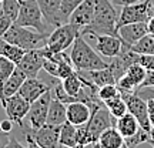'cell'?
Instances as JSON below:
<instances>
[{
  "instance_id": "816d5d0a",
  "label": "cell",
  "mask_w": 154,
  "mask_h": 148,
  "mask_svg": "<svg viewBox=\"0 0 154 148\" xmlns=\"http://www.w3.org/2000/svg\"><path fill=\"white\" fill-rule=\"evenodd\" d=\"M151 145H153V148H154V144H151Z\"/></svg>"
},
{
  "instance_id": "4fadbf2b",
  "label": "cell",
  "mask_w": 154,
  "mask_h": 148,
  "mask_svg": "<svg viewBox=\"0 0 154 148\" xmlns=\"http://www.w3.org/2000/svg\"><path fill=\"white\" fill-rule=\"evenodd\" d=\"M43 49L37 47L27 50L16 66L26 74V77H37L40 70L43 68Z\"/></svg>"
},
{
  "instance_id": "277c9868",
  "label": "cell",
  "mask_w": 154,
  "mask_h": 148,
  "mask_svg": "<svg viewBox=\"0 0 154 148\" xmlns=\"http://www.w3.org/2000/svg\"><path fill=\"white\" fill-rule=\"evenodd\" d=\"M44 37H46V34L38 33V32L32 30V29L19 26L16 23H13L9 27V30L3 34V38L6 41L14 44V46L26 50V51L32 49H37L38 44L44 40Z\"/></svg>"
},
{
  "instance_id": "52a82bcc",
  "label": "cell",
  "mask_w": 154,
  "mask_h": 148,
  "mask_svg": "<svg viewBox=\"0 0 154 148\" xmlns=\"http://www.w3.org/2000/svg\"><path fill=\"white\" fill-rule=\"evenodd\" d=\"M146 74H147V70L140 63H136L131 67H128V70L116 83L117 87H119V91H120L121 97L126 98L130 94L136 93V90L143 84L144 78H146Z\"/></svg>"
},
{
  "instance_id": "30bf717a",
  "label": "cell",
  "mask_w": 154,
  "mask_h": 148,
  "mask_svg": "<svg viewBox=\"0 0 154 148\" xmlns=\"http://www.w3.org/2000/svg\"><path fill=\"white\" fill-rule=\"evenodd\" d=\"M114 120L116 118L111 117L109 110L106 108V105L100 107L94 113H91V117H90L88 122L86 124V127H87V130H88V134L91 137V141L97 143L100 134L104 131V130L114 125Z\"/></svg>"
},
{
  "instance_id": "9c48e42d",
  "label": "cell",
  "mask_w": 154,
  "mask_h": 148,
  "mask_svg": "<svg viewBox=\"0 0 154 148\" xmlns=\"http://www.w3.org/2000/svg\"><path fill=\"white\" fill-rule=\"evenodd\" d=\"M53 98L51 95V90L40 95L37 100H34L33 103H30V108H29V124L33 130H37L42 125L46 124V118H47V113H49L50 101Z\"/></svg>"
},
{
  "instance_id": "603a6c76",
  "label": "cell",
  "mask_w": 154,
  "mask_h": 148,
  "mask_svg": "<svg viewBox=\"0 0 154 148\" xmlns=\"http://www.w3.org/2000/svg\"><path fill=\"white\" fill-rule=\"evenodd\" d=\"M67 121V108L66 104L57 98H51L46 118V124L50 125H61Z\"/></svg>"
},
{
  "instance_id": "74e56055",
  "label": "cell",
  "mask_w": 154,
  "mask_h": 148,
  "mask_svg": "<svg viewBox=\"0 0 154 148\" xmlns=\"http://www.w3.org/2000/svg\"><path fill=\"white\" fill-rule=\"evenodd\" d=\"M13 23L14 22L7 14H5V11L0 9V37H3V34L9 30V27H10Z\"/></svg>"
},
{
  "instance_id": "8d00e7d4",
  "label": "cell",
  "mask_w": 154,
  "mask_h": 148,
  "mask_svg": "<svg viewBox=\"0 0 154 148\" xmlns=\"http://www.w3.org/2000/svg\"><path fill=\"white\" fill-rule=\"evenodd\" d=\"M43 70L47 73V74H50L51 77L59 78V64H57V61H53V60H50V59H46V57H44Z\"/></svg>"
},
{
  "instance_id": "ac0fdd59",
  "label": "cell",
  "mask_w": 154,
  "mask_h": 148,
  "mask_svg": "<svg viewBox=\"0 0 154 148\" xmlns=\"http://www.w3.org/2000/svg\"><path fill=\"white\" fill-rule=\"evenodd\" d=\"M50 90H51V86L38 80L37 77H27L19 90V94L23 98L27 100L29 103H33L34 100H37L40 95H43Z\"/></svg>"
},
{
  "instance_id": "7402d4cb",
  "label": "cell",
  "mask_w": 154,
  "mask_h": 148,
  "mask_svg": "<svg viewBox=\"0 0 154 148\" xmlns=\"http://www.w3.org/2000/svg\"><path fill=\"white\" fill-rule=\"evenodd\" d=\"M83 77L88 78L91 83H94L97 87L106 86V84H116L117 80L114 77V73L110 68V66L106 68H99V70H88V71H79Z\"/></svg>"
},
{
  "instance_id": "f5cc1de1",
  "label": "cell",
  "mask_w": 154,
  "mask_h": 148,
  "mask_svg": "<svg viewBox=\"0 0 154 148\" xmlns=\"http://www.w3.org/2000/svg\"><path fill=\"white\" fill-rule=\"evenodd\" d=\"M0 3H2V0H0Z\"/></svg>"
},
{
  "instance_id": "4dcf8cb0",
  "label": "cell",
  "mask_w": 154,
  "mask_h": 148,
  "mask_svg": "<svg viewBox=\"0 0 154 148\" xmlns=\"http://www.w3.org/2000/svg\"><path fill=\"white\" fill-rule=\"evenodd\" d=\"M16 63L11 61L7 57L0 56V87L3 86V83L13 74V71L16 70Z\"/></svg>"
},
{
  "instance_id": "c3c4849f",
  "label": "cell",
  "mask_w": 154,
  "mask_h": 148,
  "mask_svg": "<svg viewBox=\"0 0 154 148\" xmlns=\"http://www.w3.org/2000/svg\"><path fill=\"white\" fill-rule=\"evenodd\" d=\"M91 145H93V148H101V147L99 145V143H93Z\"/></svg>"
},
{
  "instance_id": "4316f807",
  "label": "cell",
  "mask_w": 154,
  "mask_h": 148,
  "mask_svg": "<svg viewBox=\"0 0 154 148\" xmlns=\"http://www.w3.org/2000/svg\"><path fill=\"white\" fill-rule=\"evenodd\" d=\"M61 86L64 88V91H66L70 97H74L76 98L77 94L80 93V90L83 88V81H82V77L79 74V71H74L72 73L70 76H67L64 80H61Z\"/></svg>"
},
{
  "instance_id": "f6af8a7d",
  "label": "cell",
  "mask_w": 154,
  "mask_h": 148,
  "mask_svg": "<svg viewBox=\"0 0 154 148\" xmlns=\"http://www.w3.org/2000/svg\"><path fill=\"white\" fill-rule=\"evenodd\" d=\"M9 134H6V132H2L0 131V148H5L6 144L9 143Z\"/></svg>"
},
{
  "instance_id": "d590c367",
  "label": "cell",
  "mask_w": 154,
  "mask_h": 148,
  "mask_svg": "<svg viewBox=\"0 0 154 148\" xmlns=\"http://www.w3.org/2000/svg\"><path fill=\"white\" fill-rule=\"evenodd\" d=\"M77 144H82V145H90V144H93L86 124L77 127Z\"/></svg>"
},
{
  "instance_id": "83f0119b",
  "label": "cell",
  "mask_w": 154,
  "mask_h": 148,
  "mask_svg": "<svg viewBox=\"0 0 154 148\" xmlns=\"http://www.w3.org/2000/svg\"><path fill=\"white\" fill-rule=\"evenodd\" d=\"M24 53H26V50L20 49V47H17L14 44L6 41L3 37H0V56L10 59L11 61H14L17 64L20 61V59L24 56Z\"/></svg>"
},
{
  "instance_id": "6da1fadb",
  "label": "cell",
  "mask_w": 154,
  "mask_h": 148,
  "mask_svg": "<svg viewBox=\"0 0 154 148\" xmlns=\"http://www.w3.org/2000/svg\"><path fill=\"white\" fill-rule=\"evenodd\" d=\"M119 14L111 0H96V11L91 23L82 29L83 36L88 34H114L117 36Z\"/></svg>"
},
{
  "instance_id": "d6a6232c",
  "label": "cell",
  "mask_w": 154,
  "mask_h": 148,
  "mask_svg": "<svg viewBox=\"0 0 154 148\" xmlns=\"http://www.w3.org/2000/svg\"><path fill=\"white\" fill-rule=\"evenodd\" d=\"M119 95H120V91H119L117 84H106V86L99 87V98L103 103L114 98V97H119Z\"/></svg>"
},
{
  "instance_id": "ab89813d",
  "label": "cell",
  "mask_w": 154,
  "mask_h": 148,
  "mask_svg": "<svg viewBox=\"0 0 154 148\" xmlns=\"http://www.w3.org/2000/svg\"><path fill=\"white\" fill-rule=\"evenodd\" d=\"M22 130L24 131V138H26V143H27V147L29 148H42L37 143H36V141H34L33 134H32V132H33V128H32V127L26 128V127L23 125Z\"/></svg>"
},
{
  "instance_id": "7c38bea8",
  "label": "cell",
  "mask_w": 154,
  "mask_h": 148,
  "mask_svg": "<svg viewBox=\"0 0 154 148\" xmlns=\"http://www.w3.org/2000/svg\"><path fill=\"white\" fill-rule=\"evenodd\" d=\"M96 40V50L101 57L114 59L123 49V41L114 34H88Z\"/></svg>"
},
{
  "instance_id": "f907efd6",
  "label": "cell",
  "mask_w": 154,
  "mask_h": 148,
  "mask_svg": "<svg viewBox=\"0 0 154 148\" xmlns=\"http://www.w3.org/2000/svg\"><path fill=\"white\" fill-rule=\"evenodd\" d=\"M60 148H64V147H63V145H60Z\"/></svg>"
},
{
  "instance_id": "ee69618b",
  "label": "cell",
  "mask_w": 154,
  "mask_h": 148,
  "mask_svg": "<svg viewBox=\"0 0 154 148\" xmlns=\"http://www.w3.org/2000/svg\"><path fill=\"white\" fill-rule=\"evenodd\" d=\"M138 2H143V0H111V3L114 6H127V5H133V3H138Z\"/></svg>"
},
{
  "instance_id": "d6986e66",
  "label": "cell",
  "mask_w": 154,
  "mask_h": 148,
  "mask_svg": "<svg viewBox=\"0 0 154 148\" xmlns=\"http://www.w3.org/2000/svg\"><path fill=\"white\" fill-rule=\"evenodd\" d=\"M96 11V0H84L83 3L76 7V10L73 11L69 17V23L76 24L80 29L88 26L94 17Z\"/></svg>"
},
{
  "instance_id": "ffe728a7",
  "label": "cell",
  "mask_w": 154,
  "mask_h": 148,
  "mask_svg": "<svg viewBox=\"0 0 154 148\" xmlns=\"http://www.w3.org/2000/svg\"><path fill=\"white\" fill-rule=\"evenodd\" d=\"M67 108V121L73 125L80 127L87 124L91 117V108L83 101H73L66 104Z\"/></svg>"
},
{
  "instance_id": "681fc988",
  "label": "cell",
  "mask_w": 154,
  "mask_h": 148,
  "mask_svg": "<svg viewBox=\"0 0 154 148\" xmlns=\"http://www.w3.org/2000/svg\"><path fill=\"white\" fill-rule=\"evenodd\" d=\"M153 13H154V0H153Z\"/></svg>"
},
{
  "instance_id": "44dd1931",
  "label": "cell",
  "mask_w": 154,
  "mask_h": 148,
  "mask_svg": "<svg viewBox=\"0 0 154 148\" xmlns=\"http://www.w3.org/2000/svg\"><path fill=\"white\" fill-rule=\"evenodd\" d=\"M26 78H27L26 74H24L19 67H16V70L13 71V74H11V76L3 83V86L0 87V104H2L7 97H11V95H14V94L19 93V90H20V87H22V84L24 83Z\"/></svg>"
},
{
  "instance_id": "484cf974",
  "label": "cell",
  "mask_w": 154,
  "mask_h": 148,
  "mask_svg": "<svg viewBox=\"0 0 154 148\" xmlns=\"http://www.w3.org/2000/svg\"><path fill=\"white\" fill-rule=\"evenodd\" d=\"M59 143L64 148H72L74 145H77V127L73 125L72 122H69V121L61 124Z\"/></svg>"
},
{
  "instance_id": "836d02e7",
  "label": "cell",
  "mask_w": 154,
  "mask_h": 148,
  "mask_svg": "<svg viewBox=\"0 0 154 148\" xmlns=\"http://www.w3.org/2000/svg\"><path fill=\"white\" fill-rule=\"evenodd\" d=\"M2 10L14 22L20 11V3L19 0H2Z\"/></svg>"
},
{
  "instance_id": "8992f818",
  "label": "cell",
  "mask_w": 154,
  "mask_h": 148,
  "mask_svg": "<svg viewBox=\"0 0 154 148\" xmlns=\"http://www.w3.org/2000/svg\"><path fill=\"white\" fill-rule=\"evenodd\" d=\"M153 16V0H143L138 3L123 6L117 20V29L130 23L149 22Z\"/></svg>"
},
{
  "instance_id": "cb8c5ba5",
  "label": "cell",
  "mask_w": 154,
  "mask_h": 148,
  "mask_svg": "<svg viewBox=\"0 0 154 148\" xmlns=\"http://www.w3.org/2000/svg\"><path fill=\"white\" fill-rule=\"evenodd\" d=\"M114 127L126 140V138L133 137L138 131L140 124H138V121L136 120V117L131 113H127V114H124L123 117H120V118H117L114 121Z\"/></svg>"
},
{
  "instance_id": "f546056e",
  "label": "cell",
  "mask_w": 154,
  "mask_h": 148,
  "mask_svg": "<svg viewBox=\"0 0 154 148\" xmlns=\"http://www.w3.org/2000/svg\"><path fill=\"white\" fill-rule=\"evenodd\" d=\"M131 50L138 54H154V34H146L136 44H133Z\"/></svg>"
},
{
  "instance_id": "f1b7e54d",
  "label": "cell",
  "mask_w": 154,
  "mask_h": 148,
  "mask_svg": "<svg viewBox=\"0 0 154 148\" xmlns=\"http://www.w3.org/2000/svg\"><path fill=\"white\" fill-rule=\"evenodd\" d=\"M106 108L109 110V113L111 114V117L113 118H120V117H123L124 114H127L128 113V108H127V103L126 100L123 98L121 95H119V97H114V98L109 100V101H106L104 103Z\"/></svg>"
},
{
  "instance_id": "f35d334b",
  "label": "cell",
  "mask_w": 154,
  "mask_h": 148,
  "mask_svg": "<svg viewBox=\"0 0 154 148\" xmlns=\"http://www.w3.org/2000/svg\"><path fill=\"white\" fill-rule=\"evenodd\" d=\"M138 63H140L147 71H154V54H140Z\"/></svg>"
},
{
  "instance_id": "5bb4252c",
  "label": "cell",
  "mask_w": 154,
  "mask_h": 148,
  "mask_svg": "<svg viewBox=\"0 0 154 148\" xmlns=\"http://www.w3.org/2000/svg\"><path fill=\"white\" fill-rule=\"evenodd\" d=\"M37 3L44 17V22L49 23L50 26L56 29L69 23V19L61 13V0H37Z\"/></svg>"
},
{
  "instance_id": "e0dca14e",
  "label": "cell",
  "mask_w": 154,
  "mask_h": 148,
  "mask_svg": "<svg viewBox=\"0 0 154 148\" xmlns=\"http://www.w3.org/2000/svg\"><path fill=\"white\" fill-rule=\"evenodd\" d=\"M146 34H149V24H147V22L130 23V24H124V26L117 29V36L121 38L123 43L128 44V46L136 44Z\"/></svg>"
},
{
  "instance_id": "9a60e30c",
  "label": "cell",
  "mask_w": 154,
  "mask_h": 148,
  "mask_svg": "<svg viewBox=\"0 0 154 148\" xmlns=\"http://www.w3.org/2000/svg\"><path fill=\"white\" fill-rule=\"evenodd\" d=\"M126 103H127V108L128 113H131L136 120L138 121V124L141 128L150 131L151 130V124L149 120V108H147V100H144L143 97H140L137 94H130L128 97H126Z\"/></svg>"
},
{
  "instance_id": "bcb514c9",
  "label": "cell",
  "mask_w": 154,
  "mask_h": 148,
  "mask_svg": "<svg viewBox=\"0 0 154 148\" xmlns=\"http://www.w3.org/2000/svg\"><path fill=\"white\" fill-rule=\"evenodd\" d=\"M149 144H154V128L150 130V143Z\"/></svg>"
},
{
  "instance_id": "5b68a950",
  "label": "cell",
  "mask_w": 154,
  "mask_h": 148,
  "mask_svg": "<svg viewBox=\"0 0 154 148\" xmlns=\"http://www.w3.org/2000/svg\"><path fill=\"white\" fill-rule=\"evenodd\" d=\"M82 29L72 24V23H66L60 27H56L53 30V33L49 34V37L46 38V49L53 53H61L66 51L69 47H72V44L74 43L76 37L80 34Z\"/></svg>"
},
{
  "instance_id": "b9f144b4",
  "label": "cell",
  "mask_w": 154,
  "mask_h": 148,
  "mask_svg": "<svg viewBox=\"0 0 154 148\" xmlns=\"http://www.w3.org/2000/svg\"><path fill=\"white\" fill-rule=\"evenodd\" d=\"M147 108H149V120L151 128H154V97L147 100Z\"/></svg>"
},
{
  "instance_id": "60d3db41",
  "label": "cell",
  "mask_w": 154,
  "mask_h": 148,
  "mask_svg": "<svg viewBox=\"0 0 154 148\" xmlns=\"http://www.w3.org/2000/svg\"><path fill=\"white\" fill-rule=\"evenodd\" d=\"M13 124H14V122H13L10 118L0 121V131L6 132V134H10V131L13 130Z\"/></svg>"
},
{
  "instance_id": "3957f363",
  "label": "cell",
  "mask_w": 154,
  "mask_h": 148,
  "mask_svg": "<svg viewBox=\"0 0 154 148\" xmlns=\"http://www.w3.org/2000/svg\"><path fill=\"white\" fill-rule=\"evenodd\" d=\"M19 3H20V11L14 23L23 27L36 30L42 34H46L47 26L44 24V17L38 7L37 0H19Z\"/></svg>"
},
{
  "instance_id": "d4e9b609",
  "label": "cell",
  "mask_w": 154,
  "mask_h": 148,
  "mask_svg": "<svg viewBox=\"0 0 154 148\" xmlns=\"http://www.w3.org/2000/svg\"><path fill=\"white\" fill-rule=\"evenodd\" d=\"M97 143L101 148H121L124 145V137L113 125L100 134Z\"/></svg>"
},
{
  "instance_id": "7dc6e473",
  "label": "cell",
  "mask_w": 154,
  "mask_h": 148,
  "mask_svg": "<svg viewBox=\"0 0 154 148\" xmlns=\"http://www.w3.org/2000/svg\"><path fill=\"white\" fill-rule=\"evenodd\" d=\"M72 148H86V145H82V144H77V145H74V147Z\"/></svg>"
},
{
  "instance_id": "e575fe53",
  "label": "cell",
  "mask_w": 154,
  "mask_h": 148,
  "mask_svg": "<svg viewBox=\"0 0 154 148\" xmlns=\"http://www.w3.org/2000/svg\"><path fill=\"white\" fill-rule=\"evenodd\" d=\"M83 2H84V0H61L60 9H61L63 16L69 19V17H70V14L76 10L77 6L80 5V3H83Z\"/></svg>"
},
{
  "instance_id": "ba28073f",
  "label": "cell",
  "mask_w": 154,
  "mask_h": 148,
  "mask_svg": "<svg viewBox=\"0 0 154 148\" xmlns=\"http://www.w3.org/2000/svg\"><path fill=\"white\" fill-rule=\"evenodd\" d=\"M3 108H5L6 114H7V118H10L14 124L22 128L24 125V118L27 117L29 114V108H30V103H29L26 98H23L20 94L17 93L11 97H7V98L2 103Z\"/></svg>"
},
{
  "instance_id": "1f68e13d",
  "label": "cell",
  "mask_w": 154,
  "mask_h": 148,
  "mask_svg": "<svg viewBox=\"0 0 154 148\" xmlns=\"http://www.w3.org/2000/svg\"><path fill=\"white\" fill-rule=\"evenodd\" d=\"M127 144V147L128 148H136L137 145L140 144H144V143H150V131L147 130H144V128H138V131L130 138H126L124 140Z\"/></svg>"
},
{
  "instance_id": "7a4b0ae2",
  "label": "cell",
  "mask_w": 154,
  "mask_h": 148,
  "mask_svg": "<svg viewBox=\"0 0 154 148\" xmlns=\"http://www.w3.org/2000/svg\"><path fill=\"white\" fill-rule=\"evenodd\" d=\"M70 59L77 71H88V70H99L109 67V63L103 60V57L84 40L82 33L79 34L72 44Z\"/></svg>"
},
{
  "instance_id": "8fae6325",
  "label": "cell",
  "mask_w": 154,
  "mask_h": 148,
  "mask_svg": "<svg viewBox=\"0 0 154 148\" xmlns=\"http://www.w3.org/2000/svg\"><path fill=\"white\" fill-rule=\"evenodd\" d=\"M138 60H140V54L136 53V51H133L131 46L123 43L121 51L116 56L114 59H111L110 63H109V66H110V68L113 70V73H114L116 80H119V78L128 70V67H131L133 64L138 63Z\"/></svg>"
},
{
  "instance_id": "2e32d148",
  "label": "cell",
  "mask_w": 154,
  "mask_h": 148,
  "mask_svg": "<svg viewBox=\"0 0 154 148\" xmlns=\"http://www.w3.org/2000/svg\"><path fill=\"white\" fill-rule=\"evenodd\" d=\"M34 141L42 148H60L59 137H60V125L44 124L37 130H33Z\"/></svg>"
},
{
  "instance_id": "7bdbcfd3",
  "label": "cell",
  "mask_w": 154,
  "mask_h": 148,
  "mask_svg": "<svg viewBox=\"0 0 154 148\" xmlns=\"http://www.w3.org/2000/svg\"><path fill=\"white\" fill-rule=\"evenodd\" d=\"M5 148H29V147L23 145V144L20 143L16 137H10V138H9V143L6 144Z\"/></svg>"
}]
</instances>
